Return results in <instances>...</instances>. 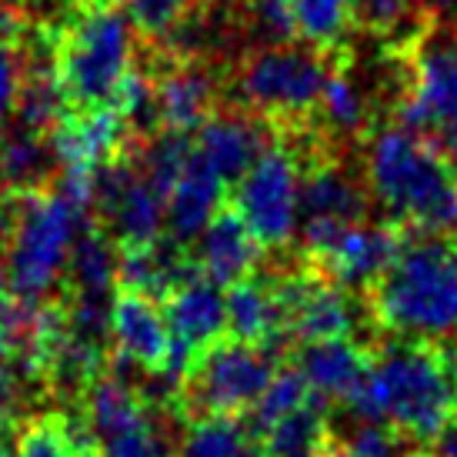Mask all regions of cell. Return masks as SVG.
I'll list each match as a JSON object with an SVG mask.
<instances>
[{"instance_id": "obj_40", "label": "cell", "mask_w": 457, "mask_h": 457, "mask_svg": "<svg viewBox=\"0 0 457 457\" xmlns=\"http://www.w3.org/2000/svg\"><path fill=\"white\" fill-rule=\"evenodd\" d=\"M401 457H437L434 451H411V454H401Z\"/></svg>"}, {"instance_id": "obj_6", "label": "cell", "mask_w": 457, "mask_h": 457, "mask_svg": "<svg viewBox=\"0 0 457 457\" xmlns=\"http://www.w3.org/2000/svg\"><path fill=\"white\" fill-rule=\"evenodd\" d=\"M344 57V54H341ZM337 54H320L307 44H267L247 54L234 87L241 107L270 124L274 134L301 130L318 120L320 94Z\"/></svg>"}, {"instance_id": "obj_24", "label": "cell", "mask_w": 457, "mask_h": 457, "mask_svg": "<svg viewBox=\"0 0 457 457\" xmlns=\"http://www.w3.org/2000/svg\"><path fill=\"white\" fill-rule=\"evenodd\" d=\"M294 17L297 44H307L320 54H347V37L354 30L351 0H287Z\"/></svg>"}, {"instance_id": "obj_13", "label": "cell", "mask_w": 457, "mask_h": 457, "mask_svg": "<svg viewBox=\"0 0 457 457\" xmlns=\"http://www.w3.org/2000/svg\"><path fill=\"white\" fill-rule=\"evenodd\" d=\"M157 61L151 67L154 101H157V124L164 130L194 134L217 107V77L201 57L187 54L154 51Z\"/></svg>"}, {"instance_id": "obj_1", "label": "cell", "mask_w": 457, "mask_h": 457, "mask_svg": "<svg viewBox=\"0 0 457 457\" xmlns=\"http://www.w3.org/2000/svg\"><path fill=\"white\" fill-rule=\"evenodd\" d=\"M364 180L370 201L407 234H445L457 217V164L437 140L401 120L368 134Z\"/></svg>"}, {"instance_id": "obj_37", "label": "cell", "mask_w": 457, "mask_h": 457, "mask_svg": "<svg viewBox=\"0 0 457 457\" xmlns=\"http://www.w3.org/2000/svg\"><path fill=\"white\" fill-rule=\"evenodd\" d=\"M0 457H17V441H7L0 431Z\"/></svg>"}, {"instance_id": "obj_8", "label": "cell", "mask_w": 457, "mask_h": 457, "mask_svg": "<svg viewBox=\"0 0 457 457\" xmlns=\"http://www.w3.org/2000/svg\"><path fill=\"white\" fill-rule=\"evenodd\" d=\"M274 374H278L274 351L224 337L187 370L170 411H178L184 424L204 414L251 411L257 397L267 391V384L274 381Z\"/></svg>"}, {"instance_id": "obj_26", "label": "cell", "mask_w": 457, "mask_h": 457, "mask_svg": "<svg viewBox=\"0 0 457 457\" xmlns=\"http://www.w3.org/2000/svg\"><path fill=\"white\" fill-rule=\"evenodd\" d=\"M180 457H257V441L237 414H204L187 420Z\"/></svg>"}, {"instance_id": "obj_2", "label": "cell", "mask_w": 457, "mask_h": 457, "mask_svg": "<svg viewBox=\"0 0 457 457\" xmlns=\"http://www.w3.org/2000/svg\"><path fill=\"white\" fill-rule=\"evenodd\" d=\"M351 411L361 420H387L414 445H434L457 411V347L424 337L384 344Z\"/></svg>"}, {"instance_id": "obj_33", "label": "cell", "mask_w": 457, "mask_h": 457, "mask_svg": "<svg viewBox=\"0 0 457 457\" xmlns=\"http://www.w3.org/2000/svg\"><path fill=\"white\" fill-rule=\"evenodd\" d=\"M30 11L21 0H0V44L17 47L30 30Z\"/></svg>"}, {"instance_id": "obj_14", "label": "cell", "mask_w": 457, "mask_h": 457, "mask_svg": "<svg viewBox=\"0 0 457 457\" xmlns=\"http://www.w3.org/2000/svg\"><path fill=\"white\" fill-rule=\"evenodd\" d=\"M270 124L251 114L247 107H217L194 130V154L230 187L254 167L257 157L270 147Z\"/></svg>"}, {"instance_id": "obj_3", "label": "cell", "mask_w": 457, "mask_h": 457, "mask_svg": "<svg viewBox=\"0 0 457 457\" xmlns=\"http://www.w3.org/2000/svg\"><path fill=\"white\" fill-rule=\"evenodd\" d=\"M364 297L378 328L401 337L447 341L457 334V241H445V234H407L397 261Z\"/></svg>"}, {"instance_id": "obj_22", "label": "cell", "mask_w": 457, "mask_h": 457, "mask_svg": "<svg viewBox=\"0 0 457 457\" xmlns=\"http://www.w3.org/2000/svg\"><path fill=\"white\" fill-rule=\"evenodd\" d=\"M117 261H120V247L114 244V237L97 220H90L77 234L71 261H67L64 294L111 301V287L117 284Z\"/></svg>"}, {"instance_id": "obj_31", "label": "cell", "mask_w": 457, "mask_h": 457, "mask_svg": "<svg viewBox=\"0 0 457 457\" xmlns=\"http://www.w3.org/2000/svg\"><path fill=\"white\" fill-rule=\"evenodd\" d=\"M27 311H30V301H17L13 294L0 297V364L13 361L17 347L24 341Z\"/></svg>"}, {"instance_id": "obj_17", "label": "cell", "mask_w": 457, "mask_h": 457, "mask_svg": "<svg viewBox=\"0 0 457 457\" xmlns=\"http://www.w3.org/2000/svg\"><path fill=\"white\" fill-rule=\"evenodd\" d=\"M194 244H197L194 261L201 267V274L220 287L254 278L261 254H264V244L257 241L254 230L244 224V217L230 204L211 217V224L201 230V237Z\"/></svg>"}, {"instance_id": "obj_43", "label": "cell", "mask_w": 457, "mask_h": 457, "mask_svg": "<svg viewBox=\"0 0 457 457\" xmlns=\"http://www.w3.org/2000/svg\"><path fill=\"white\" fill-rule=\"evenodd\" d=\"M451 230H457V217H454V228H451Z\"/></svg>"}, {"instance_id": "obj_39", "label": "cell", "mask_w": 457, "mask_h": 457, "mask_svg": "<svg viewBox=\"0 0 457 457\" xmlns=\"http://www.w3.org/2000/svg\"><path fill=\"white\" fill-rule=\"evenodd\" d=\"M21 4H24L27 11H34V7H51L54 0H21Z\"/></svg>"}, {"instance_id": "obj_21", "label": "cell", "mask_w": 457, "mask_h": 457, "mask_svg": "<svg viewBox=\"0 0 457 457\" xmlns=\"http://www.w3.org/2000/svg\"><path fill=\"white\" fill-rule=\"evenodd\" d=\"M328 397L311 391L304 404L257 434V457H324L334 447Z\"/></svg>"}, {"instance_id": "obj_15", "label": "cell", "mask_w": 457, "mask_h": 457, "mask_svg": "<svg viewBox=\"0 0 457 457\" xmlns=\"http://www.w3.org/2000/svg\"><path fill=\"white\" fill-rule=\"evenodd\" d=\"M51 147L61 167L97 170L101 164L134 147V130L117 104H104V107H87V111H71L51 130Z\"/></svg>"}, {"instance_id": "obj_27", "label": "cell", "mask_w": 457, "mask_h": 457, "mask_svg": "<svg viewBox=\"0 0 457 457\" xmlns=\"http://www.w3.org/2000/svg\"><path fill=\"white\" fill-rule=\"evenodd\" d=\"M351 4L357 27L384 34L391 47H401L431 27V17L418 13V0H351Z\"/></svg>"}, {"instance_id": "obj_9", "label": "cell", "mask_w": 457, "mask_h": 457, "mask_svg": "<svg viewBox=\"0 0 457 457\" xmlns=\"http://www.w3.org/2000/svg\"><path fill=\"white\" fill-rule=\"evenodd\" d=\"M301 184L304 164L297 151L274 137L254 167L234 184L230 207L264 247H287L301 230Z\"/></svg>"}, {"instance_id": "obj_5", "label": "cell", "mask_w": 457, "mask_h": 457, "mask_svg": "<svg viewBox=\"0 0 457 457\" xmlns=\"http://www.w3.org/2000/svg\"><path fill=\"white\" fill-rule=\"evenodd\" d=\"M13 230L4 257V278L17 301H47L64 278L77 234L94 217L71 204L57 187L11 194Z\"/></svg>"}, {"instance_id": "obj_11", "label": "cell", "mask_w": 457, "mask_h": 457, "mask_svg": "<svg viewBox=\"0 0 457 457\" xmlns=\"http://www.w3.org/2000/svg\"><path fill=\"white\" fill-rule=\"evenodd\" d=\"M164 314L170 330V354L167 370L157 378L180 384L197 364V357L228 337V294L220 291V284L197 274L167 297Z\"/></svg>"}, {"instance_id": "obj_29", "label": "cell", "mask_w": 457, "mask_h": 457, "mask_svg": "<svg viewBox=\"0 0 457 457\" xmlns=\"http://www.w3.org/2000/svg\"><path fill=\"white\" fill-rule=\"evenodd\" d=\"M334 445L344 457H401L407 437L387 420H364L347 441L334 437Z\"/></svg>"}, {"instance_id": "obj_36", "label": "cell", "mask_w": 457, "mask_h": 457, "mask_svg": "<svg viewBox=\"0 0 457 457\" xmlns=\"http://www.w3.org/2000/svg\"><path fill=\"white\" fill-rule=\"evenodd\" d=\"M11 230H13V204H11V194H7V197H0V261L7 257Z\"/></svg>"}, {"instance_id": "obj_35", "label": "cell", "mask_w": 457, "mask_h": 457, "mask_svg": "<svg viewBox=\"0 0 457 457\" xmlns=\"http://www.w3.org/2000/svg\"><path fill=\"white\" fill-rule=\"evenodd\" d=\"M434 454L437 457H457V411L447 418L441 434L434 437Z\"/></svg>"}, {"instance_id": "obj_44", "label": "cell", "mask_w": 457, "mask_h": 457, "mask_svg": "<svg viewBox=\"0 0 457 457\" xmlns=\"http://www.w3.org/2000/svg\"><path fill=\"white\" fill-rule=\"evenodd\" d=\"M451 4H454V11H457V0H451Z\"/></svg>"}, {"instance_id": "obj_28", "label": "cell", "mask_w": 457, "mask_h": 457, "mask_svg": "<svg viewBox=\"0 0 457 457\" xmlns=\"http://www.w3.org/2000/svg\"><path fill=\"white\" fill-rule=\"evenodd\" d=\"M307 397H311V384L307 378L301 374V368H284L274 374V381L267 384V391L257 397V404L251 407V420H247V428L251 434H264L274 420H280L284 414H291L297 407L304 404Z\"/></svg>"}, {"instance_id": "obj_23", "label": "cell", "mask_w": 457, "mask_h": 457, "mask_svg": "<svg viewBox=\"0 0 457 457\" xmlns=\"http://www.w3.org/2000/svg\"><path fill=\"white\" fill-rule=\"evenodd\" d=\"M318 120L334 147H337V140L368 137V134H364L370 124L368 101H364V90L357 87V80L351 77V71H347V61H344V57H337L334 67H330L324 94H320Z\"/></svg>"}, {"instance_id": "obj_19", "label": "cell", "mask_w": 457, "mask_h": 457, "mask_svg": "<svg viewBox=\"0 0 457 457\" xmlns=\"http://www.w3.org/2000/svg\"><path fill=\"white\" fill-rule=\"evenodd\" d=\"M228 197V184L217 178L211 167L204 164L194 154L187 170L178 178V184L167 194V237H174L178 244L191 247L201 230L211 224V217L224 207Z\"/></svg>"}, {"instance_id": "obj_25", "label": "cell", "mask_w": 457, "mask_h": 457, "mask_svg": "<svg viewBox=\"0 0 457 457\" xmlns=\"http://www.w3.org/2000/svg\"><path fill=\"white\" fill-rule=\"evenodd\" d=\"M17 457H104L84 418L40 414L17 434Z\"/></svg>"}, {"instance_id": "obj_18", "label": "cell", "mask_w": 457, "mask_h": 457, "mask_svg": "<svg viewBox=\"0 0 457 457\" xmlns=\"http://www.w3.org/2000/svg\"><path fill=\"white\" fill-rule=\"evenodd\" d=\"M297 368L314 394L351 404L354 394L368 384L370 368H374V351H368L364 344L351 341V337L314 341L304 344Z\"/></svg>"}, {"instance_id": "obj_12", "label": "cell", "mask_w": 457, "mask_h": 457, "mask_svg": "<svg viewBox=\"0 0 457 457\" xmlns=\"http://www.w3.org/2000/svg\"><path fill=\"white\" fill-rule=\"evenodd\" d=\"M404 241L407 230L391 220H384V224L361 220V224L337 230L318 254L307 261L344 291L368 294L384 278V270L397 261Z\"/></svg>"}, {"instance_id": "obj_38", "label": "cell", "mask_w": 457, "mask_h": 457, "mask_svg": "<svg viewBox=\"0 0 457 457\" xmlns=\"http://www.w3.org/2000/svg\"><path fill=\"white\" fill-rule=\"evenodd\" d=\"M77 7H111V4H117V0H74Z\"/></svg>"}, {"instance_id": "obj_42", "label": "cell", "mask_w": 457, "mask_h": 457, "mask_svg": "<svg viewBox=\"0 0 457 457\" xmlns=\"http://www.w3.org/2000/svg\"><path fill=\"white\" fill-rule=\"evenodd\" d=\"M324 457H344V454H341V451H337V445H334V447H330V451H328V454H324Z\"/></svg>"}, {"instance_id": "obj_41", "label": "cell", "mask_w": 457, "mask_h": 457, "mask_svg": "<svg viewBox=\"0 0 457 457\" xmlns=\"http://www.w3.org/2000/svg\"><path fill=\"white\" fill-rule=\"evenodd\" d=\"M4 294H11V287H7V278H4V270H0V297Z\"/></svg>"}, {"instance_id": "obj_10", "label": "cell", "mask_w": 457, "mask_h": 457, "mask_svg": "<svg viewBox=\"0 0 457 457\" xmlns=\"http://www.w3.org/2000/svg\"><path fill=\"white\" fill-rule=\"evenodd\" d=\"M84 424L104 457H167V437L161 418L128 381L101 374L84 391Z\"/></svg>"}, {"instance_id": "obj_32", "label": "cell", "mask_w": 457, "mask_h": 457, "mask_svg": "<svg viewBox=\"0 0 457 457\" xmlns=\"http://www.w3.org/2000/svg\"><path fill=\"white\" fill-rule=\"evenodd\" d=\"M21 77H24V67H21V54H17V47L0 44V134L7 130L11 117L17 114Z\"/></svg>"}, {"instance_id": "obj_30", "label": "cell", "mask_w": 457, "mask_h": 457, "mask_svg": "<svg viewBox=\"0 0 457 457\" xmlns=\"http://www.w3.org/2000/svg\"><path fill=\"white\" fill-rule=\"evenodd\" d=\"M251 27L267 44H294V17L287 0H251Z\"/></svg>"}, {"instance_id": "obj_4", "label": "cell", "mask_w": 457, "mask_h": 457, "mask_svg": "<svg viewBox=\"0 0 457 457\" xmlns=\"http://www.w3.org/2000/svg\"><path fill=\"white\" fill-rule=\"evenodd\" d=\"M137 30L128 13L111 7H80L54 24V61L71 111L114 104L120 84L137 67Z\"/></svg>"}, {"instance_id": "obj_20", "label": "cell", "mask_w": 457, "mask_h": 457, "mask_svg": "<svg viewBox=\"0 0 457 457\" xmlns=\"http://www.w3.org/2000/svg\"><path fill=\"white\" fill-rule=\"evenodd\" d=\"M228 337L244 344H257L280 354L291 337L284 334L278 297L267 278H247L228 287Z\"/></svg>"}, {"instance_id": "obj_34", "label": "cell", "mask_w": 457, "mask_h": 457, "mask_svg": "<svg viewBox=\"0 0 457 457\" xmlns=\"http://www.w3.org/2000/svg\"><path fill=\"white\" fill-rule=\"evenodd\" d=\"M17 401H21V378L17 370L0 364V431L11 424L13 411H17Z\"/></svg>"}, {"instance_id": "obj_7", "label": "cell", "mask_w": 457, "mask_h": 457, "mask_svg": "<svg viewBox=\"0 0 457 457\" xmlns=\"http://www.w3.org/2000/svg\"><path fill=\"white\" fill-rule=\"evenodd\" d=\"M391 54L404 71L394 120L428 134L447 154H457V30L441 34L431 21L424 34L391 47Z\"/></svg>"}, {"instance_id": "obj_16", "label": "cell", "mask_w": 457, "mask_h": 457, "mask_svg": "<svg viewBox=\"0 0 457 457\" xmlns=\"http://www.w3.org/2000/svg\"><path fill=\"white\" fill-rule=\"evenodd\" d=\"M111 344L128 364L140 368L147 378L167 370L170 354V330H167L164 304L147 294L120 291L111 304Z\"/></svg>"}]
</instances>
